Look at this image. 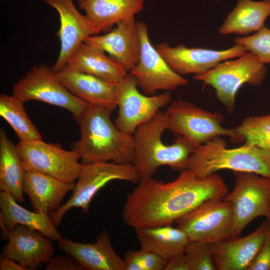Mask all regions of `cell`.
Segmentation results:
<instances>
[{
  "label": "cell",
  "instance_id": "obj_1",
  "mask_svg": "<svg viewBox=\"0 0 270 270\" xmlns=\"http://www.w3.org/2000/svg\"><path fill=\"white\" fill-rule=\"evenodd\" d=\"M228 192L224 181L216 173L200 178L184 170L167 183L152 177L143 178L127 195L122 218L134 229L172 225L202 202L223 198Z\"/></svg>",
  "mask_w": 270,
  "mask_h": 270
},
{
  "label": "cell",
  "instance_id": "obj_2",
  "mask_svg": "<svg viewBox=\"0 0 270 270\" xmlns=\"http://www.w3.org/2000/svg\"><path fill=\"white\" fill-rule=\"evenodd\" d=\"M113 110L89 105L78 122L80 134L73 144L82 164L112 161L132 162L134 154L132 134L119 130L110 119Z\"/></svg>",
  "mask_w": 270,
  "mask_h": 270
},
{
  "label": "cell",
  "instance_id": "obj_3",
  "mask_svg": "<svg viewBox=\"0 0 270 270\" xmlns=\"http://www.w3.org/2000/svg\"><path fill=\"white\" fill-rule=\"evenodd\" d=\"M167 125L166 113L160 110L133 134L134 154L132 163L140 180L152 177L162 166L180 172L187 169L189 158L196 147L180 137H176L172 144H164L162 136Z\"/></svg>",
  "mask_w": 270,
  "mask_h": 270
},
{
  "label": "cell",
  "instance_id": "obj_4",
  "mask_svg": "<svg viewBox=\"0 0 270 270\" xmlns=\"http://www.w3.org/2000/svg\"><path fill=\"white\" fill-rule=\"evenodd\" d=\"M186 170L200 178L222 170L252 172L270 178V151L246 144L228 148L225 140L218 136L196 148Z\"/></svg>",
  "mask_w": 270,
  "mask_h": 270
},
{
  "label": "cell",
  "instance_id": "obj_5",
  "mask_svg": "<svg viewBox=\"0 0 270 270\" xmlns=\"http://www.w3.org/2000/svg\"><path fill=\"white\" fill-rule=\"evenodd\" d=\"M165 112L167 130L196 148L218 136L229 137L236 142L244 141L234 128L222 125L224 117L219 112L208 111L178 99L171 102Z\"/></svg>",
  "mask_w": 270,
  "mask_h": 270
},
{
  "label": "cell",
  "instance_id": "obj_6",
  "mask_svg": "<svg viewBox=\"0 0 270 270\" xmlns=\"http://www.w3.org/2000/svg\"><path fill=\"white\" fill-rule=\"evenodd\" d=\"M266 72L265 64L248 52L234 60L222 62L202 74L194 75L193 78L212 86L218 101L232 114L240 87L246 84L253 86L260 84Z\"/></svg>",
  "mask_w": 270,
  "mask_h": 270
},
{
  "label": "cell",
  "instance_id": "obj_7",
  "mask_svg": "<svg viewBox=\"0 0 270 270\" xmlns=\"http://www.w3.org/2000/svg\"><path fill=\"white\" fill-rule=\"evenodd\" d=\"M77 180L68 200L49 214L56 226L60 225L64 214L73 208H80L86 214L93 197L110 182L120 180L135 184L140 180L132 162L118 164L112 162L82 164Z\"/></svg>",
  "mask_w": 270,
  "mask_h": 270
},
{
  "label": "cell",
  "instance_id": "obj_8",
  "mask_svg": "<svg viewBox=\"0 0 270 270\" xmlns=\"http://www.w3.org/2000/svg\"><path fill=\"white\" fill-rule=\"evenodd\" d=\"M12 92L24 102L36 100L64 108L72 114L77 122L90 105L72 94L52 68L44 64L30 68L14 84Z\"/></svg>",
  "mask_w": 270,
  "mask_h": 270
},
{
  "label": "cell",
  "instance_id": "obj_9",
  "mask_svg": "<svg viewBox=\"0 0 270 270\" xmlns=\"http://www.w3.org/2000/svg\"><path fill=\"white\" fill-rule=\"evenodd\" d=\"M234 186L223 198L232 208L233 236L240 234L254 220L270 214V178L258 174L234 172Z\"/></svg>",
  "mask_w": 270,
  "mask_h": 270
},
{
  "label": "cell",
  "instance_id": "obj_10",
  "mask_svg": "<svg viewBox=\"0 0 270 270\" xmlns=\"http://www.w3.org/2000/svg\"><path fill=\"white\" fill-rule=\"evenodd\" d=\"M175 222L190 241L211 244L233 237L234 219L230 204L223 198L207 200Z\"/></svg>",
  "mask_w": 270,
  "mask_h": 270
},
{
  "label": "cell",
  "instance_id": "obj_11",
  "mask_svg": "<svg viewBox=\"0 0 270 270\" xmlns=\"http://www.w3.org/2000/svg\"><path fill=\"white\" fill-rule=\"evenodd\" d=\"M16 145L26 172L44 174L66 182L77 179L82 164L75 150H65L59 144L48 143L42 139L19 142Z\"/></svg>",
  "mask_w": 270,
  "mask_h": 270
},
{
  "label": "cell",
  "instance_id": "obj_12",
  "mask_svg": "<svg viewBox=\"0 0 270 270\" xmlns=\"http://www.w3.org/2000/svg\"><path fill=\"white\" fill-rule=\"evenodd\" d=\"M138 86L130 72H127L116 86L118 110L114 124L122 131L132 134L139 126L150 120L172 98L169 91L158 95L144 96L140 92Z\"/></svg>",
  "mask_w": 270,
  "mask_h": 270
},
{
  "label": "cell",
  "instance_id": "obj_13",
  "mask_svg": "<svg viewBox=\"0 0 270 270\" xmlns=\"http://www.w3.org/2000/svg\"><path fill=\"white\" fill-rule=\"evenodd\" d=\"M140 43V54L136 64L130 72L138 86L152 95L159 90L172 91L188 83V80L175 72L152 44L148 29L143 22H136Z\"/></svg>",
  "mask_w": 270,
  "mask_h": 270
},
{
  "label": "cell",
  "instance_id": "obj_14",
  "mask_svg": "<svg viewBox=\"0 0 270 270\" xmlns=\"http://www.w3.org/2000/svg\"><path fill=\"white\" fill-rule=\"evenodd\" d=\"M156 48L169 66L181 76L202 74L222 62L248 52L243 46L236 44L224 50L189 48L182 44L171 47L166 42L158 44Z\"/></svg>",
  "mask_w": 270,
  "mask_h": 270
},
{
  "label": "cell",
  "instance_id": "obj_15",
  "mask_svg": "<svg viewBox=\"0 0 270 270\" xmlns=\"http://www.w3.org/2000/svg\"><path fill=\"white\" fill-rule=\"evenodd\" d=\"M58 12L60 27L56 33L60 42L58 59L52 67L55 72L66 64L71 54L88 37L100 32L74 6L72 0H43Z\"/></svg>",
  "mask_w": 270,
  "mask_h": 270
},
{
  "label": "cell",
  "instance_id": "obj_16",
  "mask_svg": "<svg viewBox=\"0 0 270 270\" xmlns=\"http://www.w3.org/2000/svg\"><path fill=\"white\" fill-rule=\"evenodd\" d=\"M268 222L243 236H233L209 244L218 270H248L264 240Z\"/></svg>",
  "mask_w": 270,
  "mask_h": 270
},
{
  "label": "cell",
  "instance_id": "obj_17",
  "mask_svg": "<svg viewBox=\"0 0 270 270\" xmlns=\"http://www.w3.org/2000/svg\"><path fill=\"white\" fill-rule=\"evenodd\" d=\"M116 26L115 28L104 34L88 37L84 42L108 53L111 58L128 72L138 62L140 54L136 22L134 16H130Z\"/></svg>",
  "mask_w": 270,
  "mask_h": 270
},
{
  "label": "cell",
  "instance_id": "obj_18",
  "mask_svg": "<svg viewBox=\"0 0 270 270\" xmlns=\"http://www.w3.org/2000/svg\"><path fill=\"white\" fill-rule=\"evenodd\" d=\"M7 239L2 254L30 270L46 264L52 258L54 249L52 240L38 230L18 224L8 232Z\"/></svg>",
  "mask_w": 270,
  "mask_h": 270
},
{
  "label": "cell",
  "instance_id": "obj_19",
  "mask_svg": "<svg viewBox=\"0 0 270 270\" xmlns=\"http://www.w3.org/2000/svg\"><path fill=\"white\" fill-rule=\"evenodd\" d=\"M57 245L60 250L76 259L85 270H125L124 260L114 250L106 230L99 232L93 244L76 242L61 237Z\"/></svg>",
  "mask_w": 270,
  "mask_h": 270
},
{
  "label": "cell",
  "instance_id": "obj_20",
  "mask_svg": "<svg viewBox=\"0 0 270 270\" xmlns=\"http://www.w3.org/2000/svg\"><path fill=\"white\" fill-rule=\"evenodd\" d=\"M56 74L72 94L90 105L105 106L113 110L117 108V83L76 71L66 64Z\"/></svg>",
  "mask_w": 270,
  "mask_h": 270
},
{
  "label": "cell",
  "instance_id": "obj_21",
  "mask_svg": "<svg viewBox=\"0 0 270 270\" xmlns=\"http://www.w3.org/2000/svg\"><path fill=\"white\" fill-rule=\"evenodd\" d=\"M76 182H66L52 176L26 171L23 192L30 200L34 212L50 214L58 210L66 194L72 190Z\"/></svg>",
  "mask_w": 270,
  "mask_h": 270
},
{
  "label": "cell",
  "instance_id": "obj_22",
  "mask_svg": "<svg viewBox=\"0 0 270 270\" xmlns=\"http://www.w3.org/2000/svg\"><path fill=\"white\" fill-rule=\"evenodd\" d=\"M8 192H0V226L2 236L7 239L8 233L18 224H22L41 232L45 237L58 240L62 236L48 214L30 212L20 206Z\"/></svg>",
  "mask_w": 270,
  "mask_h": 270
},
{
  "label": "cell",
  "instance_id": "obj_23",
  "mask_svg": "<svg viewBox=\"0 0 270 270\" xmlns=\"http://www.w3.org/2000/svg\"><path fill=\"white\" fill-rule=\"evenodd\" d=\"M86 18L100 32L107 33L122 20L139 13L144 0H78Z\"/></svg>",
  "mask_w": 270,
  "mask_h": 270
},
{
  "label": "cell",
  "instance_id": "obj_24",
  "mask_svg": "<svg viewBox=\"0 0 270 270\" xmlns=\"http://www.w3.org/2000/svg\"><path fill=\"white\" fill-rule=\"evenodd\" d=\"M66 64L76 71L113 83L119 82L128 72L119 63L106 56L104 52L84 42L71 54Z\"/></svg>",
  "mask_w": 270,
  "mask_h": 270
},
{
  "label": "cell",
  "instance_id": "obj_25",
  "mask_svg": "<svg viewBox=\"0 0 270 270\" xmlns=\"http://www.w3.org/2000/svg\"><path fill=\"white\" fill-rule=\"evenodd\" d=\"M134 230L141 248L156 254L166 262L184 252L190 242L184 231L172 225Z\"/></svg>",
  "mask_w": 270,
  "mask_h": 270
},
{
  "label": "cell",
  "instance_id": "obj_26",
  "mask_svg": "<svg viewBox=\"0 0 270 270\" xmlns=\"http://www.w3.org/2000/svg\"><path fill=\"white\" fill-rule=\"evenodd\" d=\"M270 15V0H238L236 6L228 14L218 31L222 34H248L264 28Z\"/></svg>",
  "mask_w": 270,
  "mask_h": 270
},
{
  "label": "cell",
  "instance_id": "obj_27",
  "mask_svg": "<svg viewBox=\"0 0 270 270\" xmlns=\"http://www.w3.org/2000/svg\"><path fill=\"white\" fill-rule=\"evenodd\" d=\"M26 171L14 145L4 128L0 130V190L18 202L24 200L22 186Z\"/></svg>",
  "mask_w": 270,
  "mask_h": 270
},
{
  "label": "cell",
  "instance_id": "obj_28",
  "mask_svg": "<svg viewBox=\"0 0 270 270\" xmlns=\"http://www.w3.org/2000/svg\"><path fill=\"white\" fill-rule=\"evenodd\" d=\"M24 102L14 94L0 95V116L12 127L20 142L42 140V136L29 118Z\"/></svg>",
  "mask_w": 270,
  "mask_h": 270
},
{
  "label": "cell",
  "instance_id": "obj_29",
  "mask_svg": "<svg viewBox=\"0 0 270 270\" xmlns=\"http://www.w3.org/2000/svg\"><path fill=\"white\" fill-rule=\"evenodd\" d=\"M234 129L245 144L270 151V114L248 117Z\"/></svg>",
  "mask_w": 270,
  "mask_h": 270
},
{
  "label": "cell",
  "instance_id": "obj_30",
  "mask_svg": "<svg viewBox=\"0 0 270 270\" xmlns=\"http://www.w3.org/2000/svg\"><path fill=\"white\" fill-rule=\"evenodd\" d=\"M125 270H164L166 261L156 254L140 248L124 254Z\"/></svg>",
  "mask_w": 270,
  "mask_h": 270
},
{
  "label": "cell",
  "instance_id": "obj_31",
  "mask_svg": "<svg viewBox=\"0 0 270 270\" xmlns=\"http://www.w3.org/2000/svg\"><path fill=\"white\" fill-rule=\"evenodd\" d=\"M235 44L243 46L247 50L255 54L264 64H270V29L265 26L254 34L237 37Z\"/></svg>",
  "mask_w": 270,
  "mask_h": 270
},
{
  "label": "cell",
  "instance_id": "obj_32",
  "mask_svg": "<svg viewBox=\"0 0 270 270\" xmlns=\"http://www.w3.org/2000/svg\"><path fill=\"white\" fill-rule=\"evenodd\" d=\"M184 254L190 270H216L209 244L190 241L186 248Z\"/></svg>",
  "mask_w": 270,
  "mask_h": 270
},
{
  "label": "cell",
  "instance_id": "obj_33",
  "mask_svg": "<svg viewBox=\"0 0 270 270\" xmlns=\"http://www.w3.org/2000/svg\"><path fill=\"white\" fill-rule=\"evenodd\" d=\"M263 244L248 270H270V224Z\"/></svg>",
  "mask_w": 270,
  "mask_h": 270
},
{
  "label": "cell",
  "instance_id": "obj_34",
  "mask_svg": "<svg viewBox=\"0 0 270 270\" xmlns=\"http://www.w3.org/2000/svg\"><path fill=\"white\" fill-rule=\"evenodd\" d=\"M46 270H85L74 257L70 254L52 257L46 264Z\"/></svg>",
  "mask_w": 270,
  "mask_h": 270
},
{
  "label": "cell",
  "instance_id": "obj_35",
  "mask_svg": "<svg viewBox=\"0 0 270 270\" xmlns=\"http://www.w3.org/2000/svg\"><path fill=\"white\" fill-rule=\"evenodd\" d=\"M164 270H190L184 252L176 255L166 261Z\"/></svg>",
  "mask_w": 270,
  "mask_h": 270
},
{
  "label": "cell",
  "instance_id": "obj_36",
  "mask_svg": "<svg viewBox=\"0 0 270 270\" xmlns=\"http://www.w3.org/2000/svg\"><path fill=\"white\" fill-rule=\"evenodd\" d=\"M0 270H30L15 260L5 257L2 254L0 256Z\"/></svg>",
  "mask_w": 270,
  "mask_h": 270
},
{
  "label": "cell",
  "instance_id": "obj_37",
  "mask_svg": "<svg viewBox=\"0 0 270 270\" xmlns=\"http://www.w3.org/2000/svg\"><path fill=\"white\" fill-rule=\"evenodd\" d=\"M269 223L270 224V214L269 218H268Z\"/></svg>",
  "mask_w": 270,
  "mask_h": 270
}]
</instances>
